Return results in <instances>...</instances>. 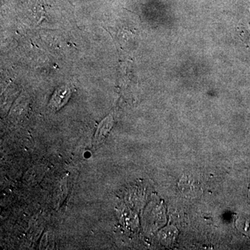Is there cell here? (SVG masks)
<instances>
[{"label":"cell","mask_w":250,"mask_h":250,"mask_svg":"<svg viewBox=\"0 0 250 250\" xmlns=\"http://www.w3.org/2000/svg\"><path fill=\"white\" fill-rule=\"evenodd\" d=\"M72 90L67 85H62L54 92L49 106L52 109L58 110L67 103L71 95Z\"/></svg>","instance_id":"7a4b0ae2"},{"label":"cell","mask_w":250,"mask_h":250,"mask_svg":"<svg viewBox=\"0 0 250 250\" xmlns=\"http://www.w3.org/2000/svg\"><path fill=\"white\" fill-rule=\"evenodd\" d=\"M248 198H249L250 201V188H249V190H248Z\"/></svg>","instance_id":"8992f818"},{"label":"cell","mask_w":250,"mask_h":250,"mask_svg":"<svg viewBox=\"0 0 250 250\" xmlns=\"http://www.w3.org/2000/svg\"><path fill=\"white\" fill-rule=\"evenodd\" d=\"M245 31H246L247 34H248L247 36H249L250 37V22H249V24H248V29H245Z\"/></svg>","instance_id":"5b68a950"},{"label":"cell","mask_w":250,"mask_h":250,"mask_svg":"<svg viewBox=\"0 0 250 250\" xmlns=\"http://www.w3.org/2000/svg\"><path fill=\"white\" fill-rule=\"evenodd\" d=\"M177 236V229L174 227H170V228H166L163 231L161 234V238L163 241H165V244L170 245L175 241Z\"/></svg>","instance_id":"277c9868"},{"label":"cell","mask_w":250,"mask_h":250,"mask_svg":"<svg viewBox=\"0 0 250 250\" xmlns=\"http://www.w3.org/2000/svg\"><path fill=\"white\" fill-rule=\"evenodd\" d=\"M180 191L188 198H195L201 192V187L197 181L190 177H184L179 183Z\"/></svg>","instance_id":"6da1fadb"},{"label":"cell","mask_w":250,"mask_h":250,"mask_svg":"<svg viewBox=\"0 0 250 250\" xmlns=\"http://www.w3.org/2000/svg\"><path fill=\"white\" fill-rule=\"evenodd\" d=\"M113 118L111 116H108L99 125L95 137V144L96 146L101 144L106 139L113 126Z\"/></svg>","instance_id":"3957f363"}]
</instances>
